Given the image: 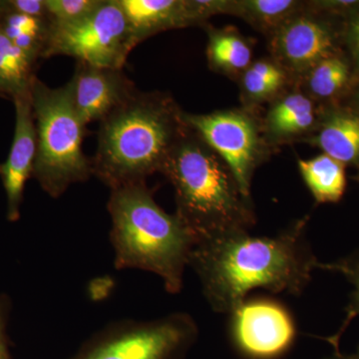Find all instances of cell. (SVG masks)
Instances as JSON below:
<instances>
[{"instance_id":"6da1fadb","label":"cell","mask_w":359,"mask_h":359,"mask_svg":"<svg viewBox=\"0 0 359 359\" xmlns=\"http://www.w3.org/2000/svg\"><path fill=\"white\" fill-rule=\"evenodd\" d=\"M308 221L299 219L273 237L237 231L198 242L189 266L212 311L230 316L256 289L302 294L320 262L306 238Z\"/></svg>"},{"instance_id":"7a4b0ae2","label":"cell","mask_w":359,"mask_h":359,"mask_svg":"<svg viewBox=\"0 0 359 359\" xmlns=\"http://www.w3.org/2000/svg\"><path fill=\"white\" fill-rule=\"evenodd\" d=\"M166 92H136L100 122L92 173L110 190L161 173L186 128Z\"/></svg>"},{"instance_id":"3957f363","label":"cell","mask_w":359,"mask_h":359,"mask_svg":"<svg viewBox=\"0 0 359 359\" xmlns=\"http://www.w3.org/2000/svg\"><path fill=\"white\" fill-rule=\"evenodd\" d=\"M161 173L173 186L175 214L197 243L250 231L256 224L252 199L245 197L224 161L188 125Z\"/></svg>"},{"instance_id":"277c9868","label":"cell","mask_w":359,"mask_h":359,"mask_svg":"<svg viewBox=\"0 0 359 359\" xmlns=\"http://www.w3.org/2000/svg\"><path fill=\"white\" fill-rule=\"evenodd\" d=\"M107 209L116 269L150 271L162 278L168 292L179 294L195 236L156 203L146 182L112 189Z\"/></svg>"},{"instance_id":"5b68a950","label":"cell","mask_w":359,"mask_h":359,"mask_svg":"<svg viewBox=\"0 0 359 359\" xmlns=\"http://www.w3.org/2000/svg\"><path fill=\"white\" fill-rule=\"evenodd\" d=\"M30 93L37 140L32 177L57 199L71 185L93 175L91 159L82 149L86 125L73 107L66 85L51 88L35 76Z\"/></svg>"},{"instance_id":"8992f818","label":"cell","mask_w":359,"mask_h":359,"mask_svg":"<svg viewBox=\"0 0 359 359\" xmlns=\"http://www.w3.org/2000/svg\"><path fill=\"white\" fill-rule=\"evenodd\" d=\"M198 335L197 323L185 313L123 320L94 335L73 359H181Z\"/></svg>"},{"instance_id":"52a82bcc","label":"cell","mask_w":359,"mask_h":359,"mask_svg":"<svg viewBox=\"0 0 359 359\" xmlns=\"http://www.w3.org/2000/svg\"><path fill=\"white\" fill-rule=\"evenodd\" d=\"M135 48L128 23L116 0L102 4L83 20L52 25L42 58L65 55L99 67L123 69Z\"/></svg>"},{"instance_id":"ba28073f","label":"cell","mask_w":359,"mask_h":359,"mask_svg":"<svg viewBox=\"0 0 359 359\" xmlns=\"http://www.w3.org/2000/svg\"><path fill=\"white\" fill-rule=\"evenodd\" d=\"M184 121L224 161L245 197L259 165L268 156L262 121L249 108L215 111L209 114L184 112Z\"/></svg>"},{"instance_id":"9c48e42d","label":"cell","mask_w":359,"mask_h":359,"mask_svg":"<svg viewBox=\"0 0 359 359\" xmlns=\"http://www.w3.org/2000/svg\"><path fill=\"white\" fill-rule=\"evenodd\" d=\"M297 325L287 308L273 299H245L230 314V334L248 359H278L297 339Z\"/></svg>"},{"instance_id":"30bf717a","label":"cell","mask_w":359,"mask_h":359,"mask_svg":"<svg viewBox=\"0 0 359 359\" xmlns=\"http://www.w3.org/2000/svg\"><path fill=\"white\" fill-rule=\"evenodd\" d=\"M269 50L297 83L311 68L335 55L334 35L330 26L308 6L269 35Z\"/></svg>"},{"instance_id":"8fae6325","label":"cell","mask_w":359,"mask_h":359,"mask_svg":"<svg viewBox=\"0 0 359 359\" xmlns=\"http://www.w3.org/2000/svg\"><path fill=\"white\" fill-rule=\"evenodd\" d=\"M121 7L134 47L157 33L203 25L224 14V0H116Z\"/></svg>"},{"instance_id":"7c38bea8","label":"cell","mask_w":359,"mask_h":359,"mask_svg":"<svg viewBox=\"0 0 359 359\" xmlns=\"http://www.w3.org/2000/svg\"><path fill=\"white\" fill-rule=\"evenodd\" d=\"M73 107L84 124L101 122L137 91L123 69L99 67L77 61L72 79L66 84Z\"/></svg>"},{"instance_id":"4fadbf2b","label":"cell","mask_w":359,"mask_h":359,"mask_svg":"<svg viewBox=\"0 0 359 359\" xmlns=\"http://www.w3.org/2000/svg\"><path fill=\"white\" fill-rule=\"evenodd\" d=\"M15 128L11 151L0 164V178L6 195V217L9 222L20 218L25 184L33 175L36 158V127L33 116L30 89L13 99Z\"/></svg>"},{"instance_id":"5bb4252c","label":"cell","mask_w":359,"mask_h":359,"mask_svg":"<svg viewBox=\"0 0 359 359\" xmlns=\"http://www.w3.org/2000/svg\"><path fill=\"white\" fill-rule=\"evenodd\" d=\"M320 115L316 100L294 83L292 89L283 92L271 101L262 121V128L269 147L278 144L308 138L316 131Z\"/></svg>"},{"instance_id":"9a60e30c","label":"cell","mask_w":359,"mask_h":359,"mask_svg":"<svg viewBox=\"0 0 359 359\" xmlns=\"http://www.w3.org/2000/svg\"><path fill=\"white\" fill-rule=\"evenodd\" d=\"M306 140L344 166L359 164V112L332 110L321 115L313 136Z\"/></svg>"},{"instance_id":"2e32d148","label":"cell","mask_w":359,"mask_h":359,"mask_svg":"<svg viewBox=\"0 0 359 359\" xmlns=\"http://www.w3.org/2000/svg\"><path fill=\"white\" fill-rule=\"evenodd\" d=\"M208 65L215 72L238 78L252 62L254 42L233 27H207Z\"/></svg>"},{"instance_id":"e0dca14e","label":"cell","mask_w":359,"mask_h":359,"mask_svg":"<svg viewBox=\"0 0 359 359\" xmlns=\"http://www.w3.org/2000/svg\"><path fill=\"white\" fill-rule=\"evenodd\" d=\"M295 0H226L224 14L238 16L266 37L306 8Z\"/></svg>"},{"instance_id":"ac0fdd59","label":"cell","mask_w":359,"mask_h":359,"mask_svg":"<svg viewBox=\"0 0 359 359\" xmlns=\"http://www.w3.org/2000/svg\"><path fill=\"white\" fill-rule=\"evenodd\" d=\"M290 82L287 73L271 58L252 61L238 77L241 97L249 109L273 101L287 89Z\"/></svg>"},{"instance_id":"d6986e66","label":"cell","mask_w":359,"mask_h":359,"mask_svg":"<svg viewBox=\"0 0 359 359\" xmlns=\"http://www.w3.org/2000/svg\"><path fill=\"white\" fill-rule=\"evenodd\" d=\"M297 165L316 202L337 203L344 197L346 189V166L339 161L321 154L313 159H299Z\"/></svg>"},{"instance_id":"ffe728a7","label":"cell","mask_w":359,"mask_h":359,"mask_svg":"<svg viewBox=\"0 0 359 359\" xmlns=\"http://www.w3.org/2000/svg\"><path fill=\"white\" fill-rule=\"evenodd\" d=\"M0 28L14 45L35 62L42 58L50 21L14 13L4 1V11L0 14Z\"/></svg>"},{"instance_id":"44dd1931","label":"cell","mask_w":359,"mask_h":359,"mask_svg":"<svg viewBox=\"0 0 359 359\" xmlns=\"http://www.w3.org/2000/svg\"><path fill=\"white\" fill-rule=\"evenodd\" d=\"M36 62L18 48L0 28V96L11 98L32 87Z\"/></svg>"},{"instance_id":"7402d4cb","label":"cell","mask_w":359,"mask_h":359,"mask_svg":"<svg viewBox=\"0 0 359 359\" xmlns=\"http://www.w3.org/2000/svg\"><path fill=\"white\" fill-rule=\"evenodd\" d=\"M349 77L351 70L346 61L335 54L320 61L297 83L301 85L313 100L330 99L344 90Z\"/></svg>"},{"instance_id":"603a6c76","label":"cell","mask_w":359,"mask_h":359,"mask_svg":"<svg viewBox=\"0 0 359 359\" xmlns=\"http://www.w3.org/2000/svg\"><path fill=\"white\" fill-rule=\"evenodd\" d=\"M318 269L330 271V273L341 275L351 285V292L349 294V302L346 306V320L342 323L339 334L330 337V342L332 344H339L340 337L346 327L356 316H359V247L351 254L340 257L337 261L330 263H321L318 262Z\"/></svg>"},{"instance_id":"cb8c5ba5","label":"cell","mask_w":359,"mask_h":359,"mask_svg":"<svg viewBox=\"0 0 359 359\" xmlns=\"http://www.w3.org/2000/svg\"><path fill=\"white\" fill-rule=\"evenodd\" d=\"M102 2L103 0H45L52 25H69L83 20Z\"/></svg>"},{"instance_id":"d4e9b609","label":"cell","mask_w":359,"mask_h":359,"mask_svg":"<svg viewBox=\"0 0 359 359\" xmlns=\"http://www.w3.org/2000/svg\"><path fill=\"white\" fill-rule=\"evenodd\" d=\"M6 4L14 13L49 20L45 0H7Z\"/></svg>"},{"instance_id":"484cf974","label":"cell","mask_w":359,"mask_h":359,"mask_svg":"<svg viewBox=\"0 0 359 359\" xmlns=\"http://www.w3.org/2000/svg\"><path fill=\"white\" fill-rule=\"evenodd\" d=\"M11 302L6 294H0V359H11L7 344L6 327Z\"/></svg>"},{"instance_id":"4316f807","label":"cell","mask_w":359,"mask_h":359,"mask_svg":"<svg viewBox=\"0 0 359 359\" xmlns=\"http://www.w3.org/2000/svg\"><path fill=\"white\" fill-rule=\"evenodd\" d=\"M346 39L356 69L359 71V13H354L349 18L346 25Z\"/></svg>"},{"instance_id":"83f0119b","label":"cell","mask_w":359,"mask_h":359,"mask_svg":"<svg viewBox=\"0 0 359 359\" xmlns=\"http://www.w3.org/2000/svg\"><path fill=\"white\" fill-rule=\"evenodd\" d=\"M334 351L323 359H359V347L353 353H342L339 349V346H334Z\"/></svg>"},{"instance_id":"f1b7e54d","label":"cell","mask_w":359,"mask_h":359,"mask_svg":"<svg viewBox=\"0 0 359 359\" xmlns=\"http://www.w3.org/2000/svg\"><path fill=\"white\" fill-rule=\"evenodd\" d=\"M355 102H356V105H358V107L359 108V89L358 91V93H356V95H355Z\"/></svg>"},{"instance_id":"f546056e","label":"cell","mask_w":359,"mask_h":359,"mask_svg":"<svg viewBox=\"0 0 359 359\" xmlns=\"http://www.w3.org/2000/svg\"><path fill=\"white\" fill-rule=\"evenodd\" d=\"M358 181H359V176H358Z\"/></svg>"}]
</instances>
